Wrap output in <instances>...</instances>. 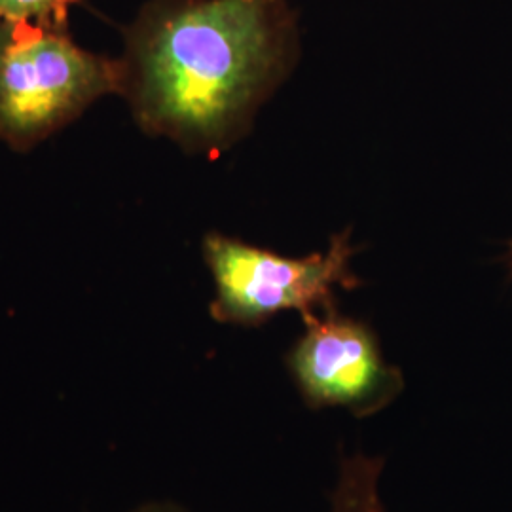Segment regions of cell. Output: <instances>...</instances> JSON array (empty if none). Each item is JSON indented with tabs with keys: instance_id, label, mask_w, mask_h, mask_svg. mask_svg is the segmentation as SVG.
<instances>
[{
	"instance_id": "1",
	"label": "cell",
	"mask_w": 512,
	"mask_h": 512,
	"mask_svg": "<svg viewBox=\"0 0 512 512\" xmlns=\"http://www.w3.org/2000/svg\"><path fill=\"white\" fill-rule=\"evenodd\" d=\"M298 52L289 0H152L126 31L122 97L148 135L213 156L251 129Z\"/></svg>"
},
{
	"instance_id": "2",
	"label": "cell",
	"mask_w": 512,
	"mask_h": 512,
	"mask_svg": "<svg viewBox=\"0 0 512 512\" xmlns=\"http://www.w3.org/2000/svg\"><path fill=\"white\" fill-rule=\"evenodd\" d=\"M122 92V59L80 48L65 25L0 21V141L8 147H37L97 99Z\"/></svg>"
},
{
	"instance_id": "3",
	"label": "cell",
	"mask_w": 512,
	"mask_h": 512,
	"mask_svg": "<svg viewBox=\"0 0 512 512\" xmlns=\"http://www.w3.org/2000/svg\"><path fill=\"white\" fill-rule=\"evenodd\" d=\"M351 228L334 234L325 253L289 258L222 234L203 239V258L213 275L215 298L209 313L224 325L255 329L285 311L302 321L338 310L336 289L363 287L351 260Z\"/></svg>"
},
{
	"instance_id": "4",
	"label": "cell",
	"mask_w": 512,
	"mask_h": 512,
	"mask_svg": "<svg viewBox=\"0 0 512 512\" xmlns=\"http://www.w3.org/2000/svg\"><path fill=\"white\" fill-rule=\"evenodd\" d=\"M304 327L285 365L308 408H340L365 420L403 395V370L385 359L380 338L366 321L332 310L304 321Z\"/></svg>"
},
{
	"instance_id": "5",
	"label": "cell",
	"mask_w": 512,
	"mask_h": 512,
	"mask_svg": "<svg viewBox=\"0 0 512 512\" xmlns=\"http://www.w3.org/2000/svg\"><path fill=\"white\" fill-rule=\"evenodd\" d=\"M385 459L366 452L340 456L329 512H385L380 492Z\"/></svg>"
},
{
	"instance_id": "6",
	"label": "cell",
	"mask_w": 512,
	"mask_h": 512,
	"mask_svg": "<svg viewBox=\"0 0 512 512\" xmlns=\"http://www.w3.org/2000/svg\"><path fill=\"white\" fill-rule=\"evenodd\" d=\"M80 0H0V21L65 25L67 12Z\"/></svg>"
},
{
	"instance_id": "7",
	"label": "cell",
	"mask_w": 512,
	"mask_h": 512,
	"mask_svg": "<svg viewBox=\"0 0 512 512\" xmlns=\"http://www.w3.org/2000/svg\"><path fill=\"white\" fill-rule=\"evenodd\" d=\"M129 512H192L175 501H147Z\"/></svg>"
},
{
	"instance_id": "8",
	"label": "cell",
	"mask_w": 512,
	"mask_h": 512,
	"mask_svg": "<svg viewBox=\"0 0 512 512\" xmlns=\"http://www.w3.org/2000/svg\"><path fill=\"white\" fill-rule=\"evenodd\" d=\"M507 264H509V270L512 274V239L509 241V253H507Z\"/></svg>"
}]
</instances>
